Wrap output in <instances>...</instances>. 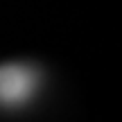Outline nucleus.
Wrapping results in <instances>:
<instances>
[{
	"label": "nucleus",
	"mask_w": 122,
	"mask_h": 122,
	"mask_svg": "<svg viewBox=\"0 0 122 122\" xmlns=\"http://www.w3.org/2000/svg\"><path fill=\"white\" fill-rule=\"evenodd\" d=\"M41 88V72L30 63L0 66V106L20 109L34 100Z\"/></svg>",
	"instance_id": "obj_1"
}]
</instances>
